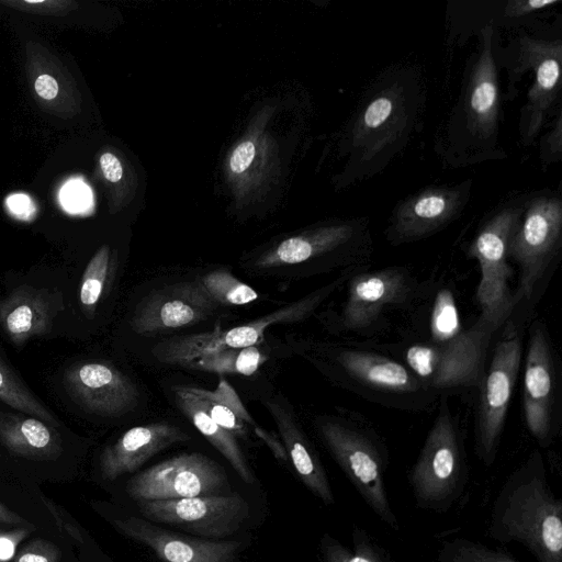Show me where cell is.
<instances>
[{
    "mask_svg": "<svg viewBox=\"0 0 562 562\" xmlns=\"http://www.w3.org/2000/svg\"><path fill=\"white\" fill-rule=\"evenodd\" d=\"M487 531L498 542L520 543L538 562H562V501L549 484L540 449L505 480L494 499Z\"/></svg>",
    "mask_w": 562,
    "mask_h": 562,
    "instance_id": "6da1fadb",
    "label": "cell"
},
{
    "mask_svg": "<svg viewBox=\"0 0 562 562\" xmlns=\"http://www.w3.org/2000/svg\"><path fill=\"white\" fill-rule=\"evenodd\" d=\"M316 359L337 384L383 407L429 412L440 395L426 386L405 364L359 341L323 345Z\"/></svg>",
    "mask_w": 562,
    "mask_h": 562,
    "instance_id": "7a4b0ae2",
    "label": "cell"
},
{
    "mask_svg": "<svg viewBox=\"0 0 562 562\" xmlns=\"http://www.w3.org/2000/svg\"><path fill=\"white\" fill-rule=\"evenodd\" d=\"M317 434L346 477L375 516L391 529L400 522L387 495L389 450L375 428L357 412L315 419Z\"/></svg>",
    "mask_w": 562,
    "mask_h": 562,
    "instance_id": "3957f363",
    "label": "cell"
},
{
    "mask_svg": "<svg viewBox=\"0 0 562 562\" xmlns=\"http://www.w3.org/2000/svg\"><path fill=\"white\" fill-rule=\"evenodd\" d=\"M425 283L404 266L356 269L346 290L334 327L359 342H376L389 330L395 315L407 314Z\"/></svg>",
    "mask_w": 562,
    "mask_h": 562,
    "instance_id": "277c9868",
    "label": "cell"
},
{
    "mask_svg": "<svg viewBox=\"0 0 562 562\" xmlns=\"http://www.w3.org/2000/svg\"><path fill=\"white\" fill-rule=\"evenodd\" d=\"M532 306L520 302L496 333L491 359L476 392L475 452L491 467L497 456L512 396L522 364L524 338Z\"/></svg>",
    "mask_w": 562,
    "mask_h": 562,
    "instance_id": "5b68a950",
    "label": "cell"
},
{
    "mask_svg": "<svg viewBox=\"0 0 562 562\" xmlns=\"http://www.w3.org/2000/svg\"><path fill=\"white\" fill-rule=\"evenodd\" d=\"M448 400L440 395L437 416L407 475L415 505L422 510L448 512L468 483L464 440Z\"/></svg>",
    "mask_w": 562,
    "mask_h": 562,
    "instance_id": "8992f818",
    "label": "cell"
},
{
    "mask_svg": "<svg viewBox=\"0 0 562 562\" xmlns=\"http://www.w3.org/2000/svg\"><path fill=\"white\" fill-rule=\"evenodd\" d=\"M562 247V201L540 194L525 203L513 234L508 259L519 268L515 290L521 302L535 306L553 273Z\"/></svg>",
    "mask_w": 562,
    "mask_h": 562,
    "instance_id": "52a82bcc",
    "label": "cell"
},
{
    "mask_svg": "<svg viewBox=\"0 0 562 562\" xmlns=\"http://www.w3.org/2000/svg\"><path fill=\"white\" fill-rule=\"evenodd\" d=\"M358 268L342 271L335 280L270 314L227 330L176 336L158 342L153 355L160 362L184 366L200 357L225 349H241L257 346L265 331L272 325L296 323L313 314L333 293L342 288Z\"/></svg>",
    "mask_w": 562,
    "mask_h": 562,
    "instance_id": "ba28073f",
    "label": "cell"
},
{
    "mask_svg": "<svg viewBox=\"0 0 562 562\" xmlns=\"http://www.w3.org/2000/svg\"><path fill=\"white\" fill-rule=\"evenodd\" d=\"M522 371V412L529 434L541 448L560 432V363L543 319L531 317Z\"/></svg>",
    "mask_w": 562,
    "mask_h": 562,
    "instance_id": "9c48e42d",
    "label": "cell"
},
{
    "mask_svg": "<svg viewBox=\"0 0 562 562\" xmlns=\"http://www.w3.org/2000/svg\"><path fill=\"white\" fill-rule=\"evenodd\" d=\"M372 238L366 218L340 221L289 237L258 260L259 268L293 266L326 260L333 268L348 270L369 266Z\"/></svg>",
    "mask_w": 562,
    "mask_h": 562,
    "instance_id": "30bf717a",
    "label": "cell"
},
{
    "mask_svg": "<svg viewBox=\"0 0 562 562\" xmlns=\"http://www.w3.org/2000/svg\"><path fill=\"white\" fill-rule=\"evenodd\" d=\"M228 485L225 470L210 457L181 453L133 476L128 495L137 502L218 495Z\"/></svg>",
    "mask_w": 562,
    "mask_h": 562,
    "instance_id": "8fae6325",
    "label": "cell"
},
{
    "mask_svg": "<svg viewBox=\"0 0 562 562\" xmlns=\"http://www.w3.org/2000/svg\"><path fill=\"white\" fill-rule=\"evenodd\" d=\"M143 516L178 527L202 539L217 540L236 532L249 515L239 494L137 502Z\"/></svg>",
    "mask_w": 562,
    "mask_h": 562,
    "instance_id": "7c38bea8",
    "label": "cell"
},
{
    "mask_svg": "<svg viewBox=\"0 0 562 562\" xmlns=\"http://www.w3.org/2000/svg\"><path fill=\"white\" fill-rule=\"evenodd\" d=\"M469 183L428 187L393 210L385 236L393 246L428 238L454 221L467 204Z\"/></svg>",
    "mask_w": 562,
    "mask_h": 562,
    "instance_id": "4fadbf2b",
    "label": "cell"
},
{
    "mask_svg": "<svg viewBox=\"0 0 562 562\" xmlns=\"http://www.w3.org/2000/svg\"><path fill=\"white\" fill-rule=\"evenodd\" d=\"M518 47V69H532L533 72L520 117L521 139L529 145L560 100L562 42L527 35L520 37Z\"/></svg>",
    "mask_w": 562,
    "mask_h": 562,
    "instance_id": "5bb4252c",
    "label": "cell"
},
{
    "mask_svg": "<svg viewBox=\"0 0 562 562\" xmlns=\"http://www.w3.org/2000/svg\"><path fill=\"white\" fill-rule=\"evenodd\" d=\"M412 111L404 85L398 81L369 98L356 116L352 131L356 158L360 164L373 161L403 136Z\"/></svg>",
    "mask_w": 562,
    "mask_h": 562,
    "instance_id": "9a60e30c",
    "label": "cell"
},
{
    "mask_svg": "<svg viewBox=\"0 0 562 562\" xmlns=\"http://www.w3.org/2000/svg\"><path fill=\"white\" fill-rule=\"evenodd\" d=\"M217 305L198 279L179 282L145 297L135 310L131 326L137 334L182 328L207 318Z\"/></svg>",
    "mask_w": 562,
    "mask_h": 562,
    "instance_id": "2e32d148",
    "label": "cell"
},
{
    "mask_svg": "<svg viewBox=\"0 0 562 562\" xmlns=\"http://www.w3.org/2000/svg\"><path fill=\"white\" fill-rule=\"evenodd\" d=\"M64 384L71 398L89 413L116 417L135 407L134 383L113 364L85 361L68 368Z\"/></svg>",
    "mask_w": 562,
    "mask_h": 562,
    "instance_id": "e0dca14e",
    "label": "cell"
},
{
    "mask_svg": "<svg viewBox=\"0 0 562 562\" xmlns=\"http://www.w3.org/2000/svg\"><path fill=\"white\" fill-rule=\"evenodd\" d=\"M112 525L125 537L149 548L164 562H237L241 547L239 541L184 536L134 516L116 518Z\"/></svg>",
    "mask_w": 562,
    "mask_h": 562,
    "instance_id": "ac0fdd59",
    "label": "cell"
},
{
    "mask_svg": "<svg viewBox=\"0 0 562 562\" xmlns=\"http://www.w3.org/2000/svg\"><path fill=\"white\" fill-rule=\"evenodd\" d=\"M461 106L467 135L477 143L494 140L501 105L490 25L482 31V44L469 74Z\"/></svg>",
    "mask_w": 562,
    "mask_h": 562,
    "instance_id": "d6986e66",
    "label": "cell"
},
{
    "mask_svg": "<svg viewBox=\"0 0 562 562\" xmlns=\"http://www.w3.org/2000/svg\"><path fill=\"white\" fill-rule=\"evenodd\" d=\"M188 439L190 437L181 428L165 422L133 427L103 450L101 475L113 481L134 472L166 448Z\"/></svg>",
    "mask_w": 562,
    "mask_h": 562,
    "instance_id": "ffe728a7",
    "label": "cell"
},
{
    "mask_svg": "<svg viewBox=\"0 0 562 562\" xmlns=\"http://www.w3.org/2000/svg\"><path fill=\"white\" fill-rule=\"evenodd\" d=\"M63 307L60 293L23 285L0 301V326L10 341L21 347L49 333Z\"/></svg>",
    "mask_w": 562,
    "mask_h": 562,
    "instance_id": "44dd1931",
    "label": "cell"
},
{
    "mask_svg": "<svg viewBox=\"0 0 562 562\" xmlns=\"http://www.w3.org/2000/svg\"><path fill=\"white\" fill-rule=\"evenodd\" d=\"M266 404L277 425L289 460L301 482L325 505H333L335 496L325 468L295 418L276 401H268Z\"/></svg>",
    "mask_w": 562,
    "mask_h": 562,
    "instance_id": "7402d4cb",
    "label": "cell"
},
{
    "mask_svg": "<svg viewBox=\"0 0 562 562\" xmlns=\"http://www.w3.org/2000/svg\"><path fill=\"white\" fill-rule=\"evenodd\" d=\"M212 419L235 437L246 439L250 429L272 452L276 459L286 462L288 454L279 437L273 431L260 427L247 412L235 390L225 379H221L215 390L188 386Z\"/></svg>",
    "mask_w": 562,
    "mask_h": 562,
    "instance_id": "603a6c76",
    "label": "cell"
},
{
    "mask_svg": "<svg viewBox=\"0 0 562 562\" xmlns=\"http://www.w3.org/2000/svg\"><path fill=\"white\" fill-rule=\"evenodd\" d=\"M0 443L11 454L30 460H54L63 450L52 425L23 413L0 412Z\"/></svg>",
    "mask_w": 562,
    "mask_h": 562,
    "instance_id": "cb8c5ba5",
    "label": "cell"
},
{
    "mask_svg": "<svg viewBox=\"0 0 562 562\" xmlns=\"http://www.w3.org/2000/svg\"><path fill=\"white\" fill-rule=\"evenodd\" d=\"M525 203L502 206L479 229L468 255L479 262L481 273L513 272L507 262L509 245Z\"/></svg>",
    "mask_w": 562,
    "mask_h": 562,
    "instance_id": "d4e9b609",
    "label": "cell"
},
{
    "mask_svg": "<svg viewBox=\"0 0 562 562\" xmlns=\"http://www.w3.org/2000/svg\"><path fill=\"white\" fill-rule=\"evenodd\" d=\"M173 395L178 408L191 420L194 427L229 462L246 483L252 484L255 481L254 472L236 437L212 419L188 386H175Z\"/></svg>",
    "mask_w": 562,
    "mask_h": 562,
    "instance_id": "484cf974",
    "label": "cell"
},
{
    "mask_svg": "<svg viewBox=\"0 0 562 562\" xmlns=\"http://www.w3.org/2000/svg\"><path fill=\"white\" fill-rule=\"evenodd\" d=\"M512 273H481L475 293L480 315L501 327L521 302L516 291L508 284Z\"/></svg>",
    "mask_w": 562,
    "mask_h": 562,
    "instance_id": "4316f807",
    "label": "cell"
},
{
    "mask_svg": "<svg viewBox=\"0 0 562 562\" xmlns=\"http://www.w3.org/2000/svg\"><path fill=\"white\" fill-rule=\"evenodd\" d=\"M114 263L108 245L101 246L88 262L79 286V303L88 318H92L105 288L113 278Z\"/></svg>",
    "mask_w": 562,
    "mask_h": 562,
    "instance_id": "83f0119b",
    "label": "cell"
},
{
    "mask_svg": "<svg viewBox=\"0 0 562 562\" xmlns=\"http://www.w3.org/2000/svg\"><path fill=\"white\" fill-rule=\"evenodd\" d=\"M267 360L257 346L241 349H225L200 357L183 367L213 373L254 374Z\"/></svg>",
    "mask_w": 562,
    "mask_h": 562,
    "instance_id": "f1b7e54d",
    "label": "cell"
},
{
    "mask_svg": "<svg viewBox=\"0 0 562 562\" xmlns=\"http://www.w3.org/2000/svg\"><path fill=\"white\" fill-rule=\"evenodd\" d=\"M352 549L345 547L329 535L321 541L324 562H390L386 552L361 527L355 526L351 533Z\"/></svg>",
    "mask_w": 562,
    "mask_h": 562,
    "instance_id": "f546056e",
    "label": "cell"
},
{
    "mask_svg": "<svg viewBox=\"0 0 562 562\" xmlns=\"http://www.w3.org/2000/svg\"><path fill=\"white\" fill-rule=\"evenodd\" d=\"M0 401L19 412L57 425V418L18 379L0 357Z\"/></svg>",
    "mask_w": 562,
    "mask_h": 562,
    "instance_id": "4dcf8cb0",
    "label": "cell"
},
{
    "mask_svg": "<svg viewBox=\"0 0 562 562\" xmlns=\"http://www.w3.org/2000/svg\"><path fill=\"white\" fill-rule=\"evenodd\" d=\"M198 280L217 304L245 305L258 297V293L250 285L225 270L211 271Z\"/></svg>",
    "mask_w": 562,
    "mask_h": 562,
    "instance_id": "1f68e13d",
    "label": "cell"
},
{
    "mask_svg": "<svg viewBox=\"0 0 562 562\" xmlns=\"http://www.w3.org/2000/svg\"><path fill=\"white\" fill-rule=\"evenodd\" d=\"M435 562H518L506 552L464 537L445 540Z\"/></svg>",
    "mask_w": 562,
    "mask_h": 562,
    "instance_id": "d6a6232c",
    "label": "cell"
},
{
    "mask_svg": "<svg viewBox=\"0 0 562 562\" xmlns=\"http://www.w3.org/2000/svg\"><path fill=\"white\" fill-rule=\"evenodd\" d=\"M57 546L45 539H35L23 546L11 562H59Z\"/></svg>",
    "mask_w": 562,
    "mask_h": 562,
    "instance_id": "836d02e7",
    "label": "cell"
},
{
    "mask_svg": "<svg viewBox=\"0 0 562 562\" xmlns=\"http://www.w3.org/2000/svg\"><path fill=\"white\" fill-rule=\"evenodd\" d=\"M43 503L50 513L57 528L77 543H83V535L75 519L54 501L42 496Z\"/></svg>",
    "mask_w": 562,
    "mask_h": 562,
    "instance_id": "e575fe53",
    "label": "cell"
},
{
    "mask_svg": "<svg viewBox=\"0 0 562 562\" xmlns=\"http://www.w3.org/2000/svg\"><path fill=\"white\" fill-rule=\"evenodd\" d=\"M2 4L18 10L40 14L61 15L71 10L75 2L71 1H1Z\"/></svg>",
    "mask_w": 562,
    "mask_h": 562,
    "instance_id": "d590c367",
    "label": "cell"
},
{
    "mask_svg": "<svg viewBox=\"0 0 562 562\" xmlns=\"http://www.w3.org/2000/svg\"><path fill=\"white\" fill-rule=\"evenodd\" d=\"M61 200L66 209L75 212L90 205L91 193L85 183L72 181L64 188Z\"/></svg>",
    "mask_w": 562,
    "mask_h": 562,
    "instance_id": "8d00e7d4",
    "label": "cell"
},
{
    "mask_svg": "<svg viewBox=\"0 0 562 562\" xmlns=\"http://www.w3.org/2000/svg\"><path fill=\"white\" fill-rule=\"evenodd\" d=\"M34 526L13 527L9 531H0V562L12 560L18 544L31 532Z\"/></svg>",
    "mask_w": 562,
    "mask_h": 562,
    "instance_id": "74e56055",
    "label": "cell"
},
{
    "mask_svg": "<svg viewBox=\"0 0 562 562\" xmlns=\"http://www.w3.org/2000/svg\"><path fill=\"white\" fill-rule=\"evenodd\" d=\"M256 156L255 143L250 139L239 143L229 158V169L233 173L245 172L252 164Z\"/></svg>",
    "mask_w": 562,
    "mask_h": 562,
    "instance_id": "f35d334b",
    "label": "cell"
},
{
    "mask_svg": "<svg viewBox=\"0 0 562 562\" xmlns=\"http://www.w3.org/2000/svg\"><path fill=\"white\" fill-rule=\"evenodd\" d=\"M561 110L558 111L553 128L541 140V158L557 160L561 156Z\"/></svg>",
    "mask_w": 562,
    "mask_h": 562,
    "instance_id": "ab89813d",
    "label": "cell"
},
{
    "mask_svg": "<svg viewBox=\"0 0 562 562\" xmlns=\"http://www.w3.org/2000/svg\"><path fill=\"white\" fill-rule=\"evenodd\" d=\"M558 2L559 0H514L507 3L505 14L510 18L525 16Z\"/></svg>",
    "mask_w": 562,
    "mask_h": 562,
    "instance_id": "60d3db41",
    "label": "cell"
},
{
    "mask_svg": "<svg viewBox=\"0 0 562 562\" xmlns=\"http://www.w3.org/2000/svg\"><path fill=\"white\" fill-rule=\"evenodd\" d=\"M100 168L109 182H117L122 179L123 167L120 159L112 153L105 151L99 159Z\"/></svg>",
    "mask_w": 562,
    "mask_h": 562,
    "instance_id": "b9f144b4",
    "label": "cell"
},
{
    "mask_svg": "<svg viewBox=\"0 0 562 562\" xmlns=\"http://www.w3.org/2000/svg\"><path fill=\"white\" fill-rule=\"evenodd\" d=\"M34 89L40 98L48 101L55 99L59 90L56 79L47 74L35 79Z\"/></svg>",
    "mask_w": 562,
    "mask_h": 562,
    "instance_id": "7bdbcfd3",
    "label": "cell"
},
{
    "mask_svg": "<svg viewBox=\"0 0 562 562\" xmlns=\"http://www.w3.org/2000/svg\"><path fill=\"white\" fill-rule=\"evenodd\" d=\"M8 206L16 215L25 216L32 210V204L25 194H13L8 199Z\"/></svg>",
    "mask_w": 562,
    "mask_h": 562,
    "instance_id": "ee69618b",
    "label": "cell"
},
{
    "mask_svg": "<svg viewBox=\"0 0 562 562\" xmlns=\"http://www.w3.org/2000/svg\"><path fill=\"white\" fill-rule=\"evenodd\" d=\"M0 524L9 525L12 527H19V526H33L30 524L25 518L18 515L16 513L12 512L10 508H8L2 502L0 501Z\"/></svg>",
    "mask_w": 562,
    "mask_h": 562,
    "instance_id": "f6af8a7d",
    "label": "cell"
}]
</instances>
